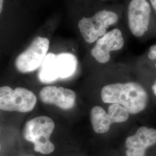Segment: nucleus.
I'll return each mask as SVG.
<instances>
[{
	"mask_svg": "<svg viewBox=\"0 0 156 156\" xmlns=\"http://www.w3.org/2000/svg\"><path fill=\"white\" fill-rule=\"evenodd\" d=\"M49 40L41 37L34 39L28 48L17 57L15 67L21 73L33 72L41 66L49 48Z\"/></svg>",
	"mask_w": 156,
	"mask_h": 156,
	"instance_id": "6",
	"label": "nucleus"
},
{
	"mask_svg": "<svg viewBox=\"0 0 156 156\" xmlns=\"http://www.w3.org/2000/svg\"><path fill=\"white\" fill-rule=\"evenodd\" d=\"M119 17L114 12L101 10L93 16L82 18L78 23V27L84 40L92 44L106 33L109 26L118 22Z\"/></svg>",
	"mask_w": 156,
	"mask_h": 156,
	"instance_id": "4",
	"label": "nucleus"
},
{
	"mask_svg": "<svg viewBox=\"0 0 156 156\" xmlns=\"http://www.w3.org/2000/svg\"><path fill=\"white\" fill-rule=\"evenodd\" d=\"M4 0H0V13L2 11L3 9V4H4Z\"/></svg>",
	"mask_w": 156,
	"mask_h": 156,
	"instance_id": "16",
	"label": "nucleus"
},
{
	"mask_svg": "<svg viewBox=\"0 0 156 156\" xmlns=\"http://www.w3.org/2000/svg\"><path fill=\"white\" fill-rule=\"evenodd\" d=\"M151 7L147 0H131L128 7V27L134 36L140 37L147 31Z\"/></svg>",
	"mask_w": 156,
	"mask_h": 156,
	"instance_id": "7",
	"label": "nucleus"
},
{
	"mask_svg": "<svg viewBox=\"0 0 156 156\" xmlns=\"http://www.w3.org/2000/svg\"><path fill=\"white\" fill-rule=\"evenodd\" d=\"M148 57L151 60H156V45H152L150 48V51L148 53Z\"/></svg>",
	"mask_w": 156,
	"mask_h": 156,
	"instance_id": "13",
	"label": "nucleus"
},
{
	"mask_svg": "<svg viewBox=\"0 0 156 156\" xmlns=\"http://www.w3.org/2000/svg\"><path fill=\"white\" fill-rule=\"evenodd\" d=\"M151 90L153 91V94L156 96V80H155V82H154L153 84L152 85V86H151Z\"/></svg>",
	"mask_w": 156,
	"mask_h": 156,
	"instance_id": "14",
	"label": "nucleus"
},
{
	"mask_svg": "<svg viewBox=\"0 0 156 156\" xmlns=\"http://www.w3.org/2000/svg\"><path fill=\"white\" fill-rule=\"evenodd\" d=\"M37 101L35 95L26 88L13 90L8 86L0 87V109L2 111L29 112L33 110Z\"/></svg>",
	"mask_w": 156,
	"mask_h": 156,
	"instance_id": "5",
	"label": "nucleus"
},
{
	"mask_svg": "<svg viewBox=\"0 0 156 156\" xmlns=\"http://www.w3.org/2000/svg\"><path fill=\"white\" fill-rule=\"evenodd\" d=\"M39 97L45 104L55 105L63 110H69L75 105L76 95L70 89L48 86L40 91Z\"/></svg>",
	"mask_w": 156,
	"mask_h": 156,
	"instance_id": "10",
	"label": "nucleus"
},
{
	"mask_svg": "<svg viewBox=\"0 0 156 156\" xmlns=\"http://www.w3.org/2000/svg\"><path fill=\"white\" fill-rule=\"evenodd\" d=\"M90 119L92 128L97 134L106 133L112 124L108 112L100 106H95L91 109Z\"/></svg>",
	"mask_w": 156,
	"mask_h": 156,
	"instance_id": "11",
	"label": "nucleus"
},
{
	"mask_svg": "<svg viewBox=\"0 0 156 156\" xmlns=\"http://www.w3.org/2000/svg\"><path fill=\"white\" fill-rule=\"evenodd\" d=\"M156 145V129L146 126L138 128L136 133L125 140L126 156H146V151Z\"/></svg>",
	"mask_w": 156,
	"mask_h": 156,
	"instance_id": "9",
	"label": "nucleus"
},
{
	"mask_svg": "<svg viewBox=\"0 0 156 156\" xmlns=\"http://www.w3.org/2000/svg\"><path fill=\"white\" fill-rule=\"evenodd\" d=\"M155 67H156V64H155Z\"/></svg>",
	"mask_w": 156,
	"mask_h": 156,
	"instance_id": "17",
	"label": "nucleus"
},
{
	"mask_svg": "<svg viewBox=\"0 0 156 156\" xmlns=\"http://www.w3.org/2000/svg\"><path fill=\"white\" fill-rule=\"evenodd\" d=\"M55 128V123L52 119L40 116L26 124L23 136L26 140L33 144L35 151L42 154H49L55 149V145L50 140Z\"/></svg>",
	"mask_w": 156,
	"mask_h": 156,
	"instance_id": "3",
	"label": "nucleus"
},
{
	"mask_svg": "<svg viewBox=\"0 0 156 156\" xmlns=\"http://www.w3.org/2000/svg\"><path fill=\"white\" fill-rule=\"evenodd\" d=\"M151 4L156 11V0H150Z\"/></svg>",
	"mask_w": 156,
	"mask_h": 156,
	"instance_id": "15",
	"label": "nucleus"
},
{
	"mask_svg": "<svg viewBox=\"0 0 156 156\" xmlns=\"http://www.w3.org/2000/svg\"><path fill=\"white\" fill-rule=\"evenodd\" d=\"M76 57L71 53H48L40 66L38 77L42 83H50L71 77L78 67Z\"/></svg>",
	"mask_w": 156,
	"mask_h": 156,
	"instance_id": "2",
	"label": "nucleus"
},
{
	"mask_svg": "<svg viewBox=\"0 0 156 156\" xmlns=\"http://www.w3.org/2000/svg\"><path fill=\"white\" fill-rule=\"evenodd\" d=\"M124 45V39L122 31L114 28L106 33L96 42L91 50V55L101 64H105L111 58V52L120 50Z\"/></svg>",
	"mask_w": 156,
	"mask_h": 156,
	"instance_id": "8",
	"label": "nucleus"
},
{
	"mask_svg": "<svg viewBox=\"0 0 156 156\" xmlns=\"http://www.w3.org/2000/svg\"><path fill=\"white\" fill-rule=\"evenodd\" d=\"M101 98L105 104L122 105L131 115L144 111L149 101L145 88L135 82L107 84L101 90Z\"/></svg>",
	"mask_w": 156,
	"mask_h": 156,
	"instance_id": "1",
	"label": "nucleus"
},
{
	"mask_svg": "<svg viewBox=\"0 0 156 156\" xmlns=\"http://www.w3.org/2000/svg\"><path fill=\"white\" fill-rule=\"evenodd\" d=\"M108 116L112 124L127 122L129 117V112L124 106L118 104H112L108 110Z\"/></svg>",
	"mask_w": 156,
	"mask_h": 156,
	"instance_id": "12",
	"label": "nucleus"
}]
</instances>
